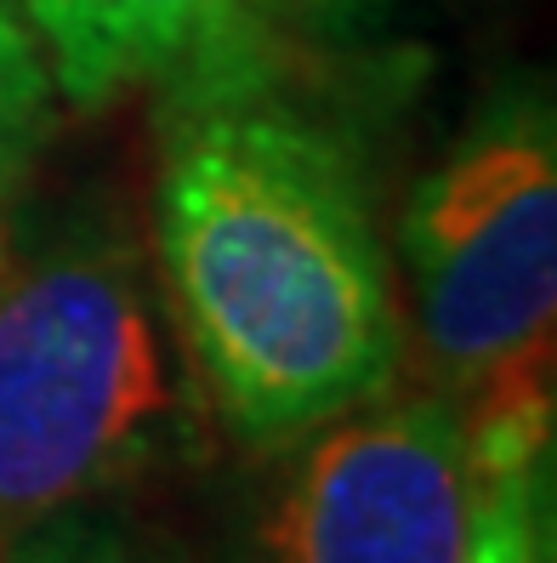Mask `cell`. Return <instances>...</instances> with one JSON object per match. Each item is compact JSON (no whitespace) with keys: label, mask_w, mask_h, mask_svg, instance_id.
<instances>
[{"label":"cell","mask_w":557,"mask_h":563,"mask_svg":"<svg viewBox=\"0 0 557 563\" xmlns=\"http://www.w3.org/2000/svg\"><path fill=\"white\" fill-rule=\"evenodd\" d=\"M35 35L52 86L80 109L154 86H290L274 0H7Z\"/></svg>","instance_id":"5"},{"label":"cell","mask_w":557,"mask_h":563,"mask_svg":"<svg viewBox=\"0 0 557 563\" xmlns=\"http://www.w3.org/2000/svg\"><path fill=\"white\" fill-rule=\"evenodd\" d=\"M211 563H461L467 444L449 393H376L313 433L250 450Z\"/></svg>","instance_id":"4"},{"label":"cell","mask_w":557,"mask_h":563,"mask_svg":"<svg viewBox=\"0 0 557 563\" xmlns=\"http://www.w3.org/2000/svg\"><path fill=\"white\" fill-rule=\"evenodd\" d=\"M0 563H182V558L166 541H154L148 529L103 507H75L7 541Z\"/></svg>","instance_id":"8"},{"label":"cell","mask_w":557,"mask_h":563,"mask_svg":"<svg viewBox=\"0 0 557 563\" xmlns=\"http://www.w3.org/2000/svg\"><path fill=\"white\" fill-rule=\"evenodd\" d=\"M200 427V382L131 228L75 217L18 256L0 245V547L177 467Z\"/></svg>","instance_id":"2"},{"label":"cell","mask_w":557,"mask_h":563,"mask_svg":"<svg viewBox=\"0 0 557 563\" xmlns=\"http://www.w3.org/2000/svg\"><path fill=\"white\" fill-rule=\"evenodd\" d=\"M46 86H52V75H46V57H41L35 35L0 0V245H7L12 188H18L29 154H35V137H41Z\"/></svg>","instance_id":"7"},{"label":"cell","mask_w":557,"mask_h":563,"mask_svg":"<svg viewBox=\"0 0 557 563\" xmlns=\"http://www.w3.org/2000/svg\"><path fill=\"white\" fill-rule=\"evenodd\" d=\"M154 279L205 416L245 450L302 439L399 376L370 188L297 86L166 97Z\"/></svg>","instance_id":"1"},{"label":"cell","mask_w":557,"mask_h":563,"mask_svg":"<svg viewBox=\"0 0 557 563\" xmlns=\"http://www.w3.org/2000/svg\"><path fill=\"white\" fill-rule=\"evenodd\" d=\"M399 251L438 393L552 382L557 319V125L546 86L495 97L415 183Z\"/></svg>","instance_id":"3"},{"label":"cell","mask_w":557,"mask_h":563,"mask_svg":"<svg viewBox=\"0 0 557 563\" xmlns=\"http://www.w3.org/2000/svg\"><path fill=\"white\" fill-rule=\"evenodd\" d=\"M461 563H552V461L467 478Z\"/></svg>","instance_id":"6"}]
</instances>
